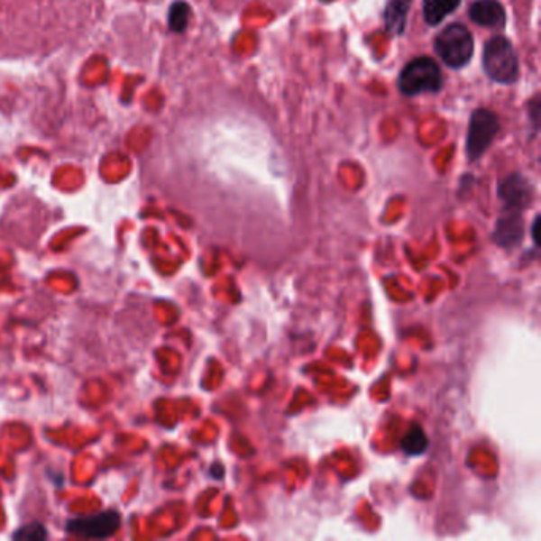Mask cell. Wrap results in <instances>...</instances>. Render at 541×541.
I'll list each match as a JSON object with an SVG mask.
<instances>
[{
  "mask_svg": "<svg viewBox=\"0 0 541 541\" xmlns=\"http://www.w3.org/2000/svg\"><path fill=\"white\" fill-rule=\"evenodd\" d=\"M443 87V75L436 60L421 56L409 60L399 77V89L403 96L438 93Z\"/></svg>",
  "mask_w": 541,
  "mask_h": 541,
  "instance_id": "3957f363",
  "label": "cell"
},
{
  "mask_svg": "<svg viewBox=\"0 0 541 541\" xmlns=\"http://www.w3.org/2000/svg\"><path fill=\"white\" fill-rule=\"evenodd\" d=\"M427 446H429V440L424 434V430L417 427V426L411 427L408 434L403 436L402 449L408 455L423 454Z\"/></svg>",
  "mask_w": 541,
  "mask_h": 541,
  "instance_id": "8fae6325",
  "label": "cell"
},
{
  "mask_svg": "<svg viewBox=\"0 0 541 541\" xmlns=\"http://www.w3.org/2000/svg\"><path fill=\"white\" fill-rule=\"evenodd\" d=\"M436 53L445 66L453 70H461L469 66L475 51L473 35L461 23H453L440 31L436 37Z\"/></svg>",
  "mask_w": 541,
  "mask_h": 541,
  "instance_id": "7a4b0ae2",
  "label": "cell"
},
{
  "mask_svg": "<svg viewBox=\"0 0 541 541\" xmlns=\"http://www.w3.org/2000/svg\"><path fill=\"white\" fill-rule=\"evenodd\" d=\"M482 69L499 85H515L519 78V60L509 39L497 35L482 50Z\"/></svg>",
  "mask_w": 541,
  "mask_h": 541,
  "instance_id": "6da1fadb",
  "label": "cell"
},
{
  "mask_svg": "<svg viewBox=\"0 0 541 541\" xmlns=\"http://www.w3.org/2000/svg\"><path fill=\"white\" fill-rule=\"evenodd\" d=\"M463 0H423L424 21L429 26H438L448 14L461 7Z\"/></svg>",
  "mask_w": 541,
  "mask_h": 541,
  "instance_id": "30bf717a",
  "label": "cell"
},
{
  "mask_svg": "<svg viewBox=\"0 0 541 541\" xmlns=\"http://www.w3.org/2000/svg\"><path fill=\"white\" fill-rule=\"evenodd\" d=\"M47 536V530L39 522L27 524L14 535V540H45Z\"/></svg>",
  "mask_w": 541,
  "mask_h": 541,
  "instance_id": "7c38bea8",
  "label": "cell"
},
{
  "mask_svg": "<svg viewBox=\"0 0 541 541\" xmlns=\"http://www.w3.org/2000/svg\"><path fill=\"white\" fill-rule=\"evenodd\" d=\"M524 237V221H522V212L513 210V208H505L500 218L497 219L494 232H492V240L502 248H515L521 243Z\"/></svg>",
  "mask_w": 541,
  "mask_h": 541,
  "instance_id": "52a82bcc",
  "label": "cell"
},
{
  "mask_svg": "<svg viewBox=\"0 0 541 541\" xmlns=\"http://www.w3.org/2000/svg\"><path fill=\"white\" fill-rule=\"evenodd\" d=\"M411 4L413 0H388L384 8V27L392 37H399L405 32Z\"/></svg>",
  "mask_w": 541,
  "mask_h": 541,
  "instance_id": "9c48e42d",
  "label": "cell"
},
{
  "mask_svg": "<svg viewBox=\"0 0 541 541\" xmlns=\"http://www.w3.org/2000/svg\"><path fill=\"white\" fill-rule=\"evenodd\" d=\"M121 518L116 511H102L87 518H77L67 522L69 534L79 535L85 538H108L119 528Z\"/></svg>",
  "mask_w": 541,
  "mask_h": 541,
  "instance_id": "5b68a950",
  "label": "cell"
},
{
  "mask_svg": "<svg viewBox=\"0 0 541 541\" xmlns=\"http://www.w3.org/2000/svg\"><path fill=\"white\" fill-rule=\"evenodd\" d=\"M188 21H189V7L186 5L185 2H179L172 7L170 12V26L175 31H183L188 26Z\"/></svg>",
  "mask_w": 541,
  "mask_h": 541,
  "instance_id": "4fadbf2b",
  "label": "cell"
},
{
  "mask_svg": "<svg viewBox=\"0 0 541 541\" xmlns=\"http://www.w3.org/2000/svg\"><path fill=\"white\" fill-rule=\"evenodd\" d=\"M500 131V123L495 113L486 108H478L470 116L469 131L465 151L470 160H478L489 146L492 145L497 133Z\"/></svg>",
  "mask_w": 541,
  "mask_h": 541,
  "instance_id": "277c9868",
  "label": "cell"
},
{
  "mask_svg": "<svg viewBox=\"0 0 541 541\" xmlns=\"http://www.w3.org/2000/svg\"><path fill=\"white\" fill-rule=\"evenodd\" d=\"M470 20L475 24L489 29L505 26L507 14L499 0H476L470 7Z\"/></svg>",
  "mask_w": 541,
  "mask_h": 541,
  "instance_id": "ba28073f",
  "label": "cell"
},
{
  "mask_svg": "<svg viewBox=\"0 0 541 541\" xmlns=\"http://www.w3.org/2000/svg\"><path fill=\"white\" fill-rule=\"evenodd\" d=\"M499 197L505 205V208H513V210L522 212L532 202L534 189L528 183V179L522 177L521 173H511L500 181Z\"/></svg>",
  "mask_w": 541,
  "mask_h": 541,
  "instance_id": "8992f818",
  "label": "cell"
}]
</instances>
